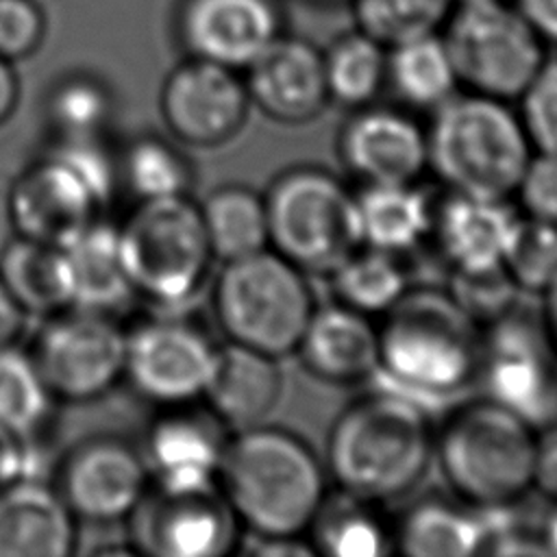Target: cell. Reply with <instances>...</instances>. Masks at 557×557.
<instances>
[{
  "label": "cell",
  "mask_w": 557,
  "mask_h": 557,
  "mask_svg": "<svg viewBox=\"0 0 557 557\" xmlns=\"http://www.w3.org/2000/svg\"><path fill=\"white\" fill-rule=\"evenodd\" d=\"M518 213L505 198L453 194L433 215V231L453 272L503 268Z\"/></svg>",
  "instance_id": "25"
},
{
  "label": "cell",
  "mask_w": 557,
  "mask_h": 557,
  "mask_svg": "<svg viewBox=\"0 0 557 557\" xmlns=\"http://www.w3.org/2000/svg\"><path fill=\"white\" fill-rule=\"evenodd\" d=\"M531 487H535L542 496L557 503V422L542 426L535 433Z\"/></svg>",
  "instance_id": "43"
},
{
  "label": "cell",
  "mask_w": 557,
  "mask_h": 557,
  "mask_svg": "<svg viewBox=\"0 0 557 557\" xmlns=\"http://www.w3.org/2000/svg\"><path fill=\"white\" fill-rule=\"evenodd\" d=\"M30 352L54 398L87 403L124 379L126 333L109 313L65 307L48 315Z\"/></svg>",
  "instance_id": "11"
},
{
  "label": "cell",
  "mask_w": 557,
  "mask_h": 557,
  "mask_svg": "<svg viewBox=\"0 0 557 557\" xmlns=\"http://www.w3.org/2000/svg\"><path fill=\"white\" fill-rule=\"evenodd\" d=\"M337 300L366 315L387 313L409 289L396 255L359 246L333 272Z\"/></svg>",
  "instance_id": "33"
},
{
  "label": "cell",
  "mask_w": 557,
  "mask_h": 557,
  "mask_svg": "<svg viewBox=\"0 0 557 557\" xmlns=\"http://www.w3.org/2000/svg\"><path fill=\"white\" fill-rule=\"evenodd\" d=\"M503 270L518 292L544 294L557 278V224L531 215L518 218Z\"/></svg>",
  "instance_id": "37"
},
{
  "label": "cell",
  "mask_w": 557,
  "mask_h": 557,
  "mask_svg": "<svg viewBox=\"0 0 557 557\" xmlns=\"http://www.w3.org/2000/svg\"><path fill=\"white\" fill-rule=\"evenodd\" d=\"M263 200L272 248L302 272L331 274L361 246L355 194L324 168L281 172Z\"/></svg>",
  "instance_id": "9"
},
{
  "label": "cell",
  "mask_w": 557,
  "mask_h": 557,
  "mask_svg": "<svg viewBox=\"0 0 557 557\" xmlns=\"http://www.w3.org/2000/svg\"><path fill=\"white\" fill-rule=\"evenodd\" d=\"M117 235L135 296L170 311L200 294L215 257L194 200H141L117 226Z\"/></svg>",
  "instance_id": "7"
},
{
  "label": "cell",
  "mask_w": 557,
  "mask_h": 557,
  "mask_svg": "<svg viewBox=\"0 0 557 557\" xmlns=\"http://www.w3.org/2000/svg\"><path fill=\"white\" fill-rule=\"evenodd\" d=\"M74 522L57 487L22 476L0 490V557H65Z\"/></svg>",
  "instance_id": "23"
},
{
  "label": "cell",
  "mask_w": 557,
  "mask_h": 557,
  "mask_svg": "<svg viewBox=\"0 0 557 557\" xmlns=\"http://www.w3.org/2000/svg\"><path fill=\"white\" fill-rule=\"evenodd\" d=\"M387 81L400 100L418 109L440 107L459 83L444 37L437 33L389 46Z\"/></svg>",
  "instance_id": "30"
},
{
  "label": "cell",
  "mask_w": 557,
  "mask_h": 557,
  "mask_svg": "<svg viewBox=\"0 0 557 557\" xmlns=\"http://www.w3.org/2000/svg\"><path fill=\"white\" fill-rule=\"evenodd\" d=\"M52 396L33 352L0 346V426L30 444L52 413Z\"/></svg>",
  "instance_id": "31"
},
{
  "label": "cell",
  "mask_w": 557,
  "mask_h": 557,
  "mask_svg": "<svg viewBox=\"0 0 557 557\" xmlns=\"http://www.w3.org/2000/svg\"><path fill=\"white\" fill-rule=\"evenodd\" d=\"M283 394L278 359L228 342L215 350V363L205 389L209 411L237 431L263 424Z\"/></svg>",
  "instance_id": "24"
},
{
  "label": "cell",
  "mask_w": 557,
  "mask_h": 557,
  "mask_svg": "<svg viewBox=\"0 0 557 557\" xmlns=\"http://www.w3.org/2000/svg\"><path fill=\"white\" fill-rule=\"evenodd\" d=\"M126 520L135 553L154 557H220L239 540V522L218 487L189 494L148 487Z\"/></svg>",
  "instance_id": "14"
},
{
  "label": "cell",
  "mask_w": 557,
  "mask_h": 557,
  "mask_svg": "<svg viewBox=\"0 0 557 557\" xmlns=\"http://www.w3.org/2000/svg\"><path fill=\"white\" fill-rule=\"evenodd\" d=\"M542 542H544V550L546 553H555L557 555V503H555V511L550 513V518L544 524Z\"/></svg>",
  "instance_id": "49"
},
{
  "label": "cell",
  "mask_w": 557,
  "mask_h": 557,
  "mask_svg": "<svg viewBox=\"0 0 557 557\" xmlns=\"http://www.w3.org/2000/svg\"><path fill=\"white\" fill-rule=\"evenodd\" d=\"M44 28V13L35 0H0V57L17 61L33 54Z\"/></svg>",
  "instance_id": "41"
},
{
  "label": "cell",
  "mask_w": 557,
  "mask_h": 557,
  "mask_svg": "<svg viewBox=\"0 0 557 557\" xmlns=\"http://www.w3.org/2000/svg\"><path fill=\"white\" fill-rule=\"evenodd\" d=\"M435 450L429 409L387 387L350 403L326 437V474L344 496L381 505L409 494Z\"/></svg>",
  "instance_id": "2"
},
{
  "label": "cell",
  "mask_w": 557,
  "mask_h": 557,
  "mask_svg": "<svg viewBox=\"0 0 557 557\" xmlns=\"http://www.w3.org/2000/svg\"><path fill=\"white\" fill-rule=\"evenodd\" d=\"M117 178L141 202L187 196L194 170L176 144L159 135H141L117 159Z\"/></svg>",
  "instance_id": "34"
},
{
  "label": "cell",
  "mask_w": 557,
  "mask_h": 557,
  "mask_svg": "<svg viewBox=\"0 0 557 557\" xmlns=\"http://www.w3.org/2000/svg\"><path fill=\"white\" fill-rule=\"evenodd\" d=\"M218 346L181 318H154L126 333L124 379L161 407L191 405L205 396Z\"/></svg>",
  "instance_id": "13"
},
{
  "label": "cell",
  "mask_w": 557,
  "mask_h": 557,
  "mask_svg": "<svg viewBox=\"0 0 557 557\" xmlns=\"http://www.w3.org/2000/svg\"><path fill=\"white\" fill-rule=\"evenodd\" d=\"M176 35L194 59L246 70L278 35L274 0H181Z\"/></svg>",
  "instance_id": "17"
},
{
  "label": "cell",
  "mask_w": 557,
  "mask_h": 557,
  "mask_svg": "<svg viewBox=\"0 0 557 557\" xmlns=\"http://www.w3.org/2000/svg\"><path fill=\"white\" fill-rule=\"evenodd\" d=\"M0 281L24 313L52 315L67 307L59 248L17 235L0 252Z\"/></svg>",
  "instance_id": "29"
},
{
  "label": "cell",
  "mask_w": 557,
  "mask_h": 557,
  "mask_svg": "<svg viewBox=\"0 0 557 557\" xmlns=\"http://www.w3.org/2000/svg\"><path fill=\"white\" fill-rule=\"evenodd\" d=\"M544 326H546L550 344H553V348L557 352V278L544 292Z\"/></svg>",
  "instance_id": "48"
},
{
  "label": "cell",
  "mask_w": 557,
  "mask_h": 557,
  "mask_svg": "<svg viewBox=\"0 0 557 557\" xmlns=\"http://www.w3.org/2000/svg\"><path fill=\"white\" fill-rule=\"evenodd\" d=\"M387 46L363 30L348 33L322 52L329 100L361 109L387 81Z\"/></svg>",
  "instance_id": "32"
},
{
  "label": "cell",
  "mask_w": 557,
  "mask_h": 557,
  "mask_svg": "<svg viewBox=\"0 0 557 557\" xmlns=\"http://www.w3.org/2000/svg\"><path fill=\"white\" fill-rule=\"evenodd\" d=\"M198 207L215 259L233 261L270 248L265 200L255 189L222 185Z\"/></svg>",
  "instance_id": "28"
},
{
  "label": "cell",
  "mask_w": 557,
  "mask_h": 557,
  "mask_svg": "<svg viewBox=\"0 0 557 557\" xmlns=\"http://www.w3.org/2000/svg\"><path fill=\"white\" fill-rule=\"evenodd\" d=\"M444 44L459 83L505 102L518 100L546 61L544 37L500 0L461 4L448 15Z\"/></svg>",
  "instance_id": "10"
},
{
  "label": "cell",
  "mask_w": 557,
  "mask_h": 557,
  "mask_svg": "<svg viewBox=\"0 0 557 557\" xmlns=\"http://www.w3.org/2000/svg\"><path fill=\"white\" fill-rule=\"evenodd\" d=\"M485 398L503 405L533 429L557 422L555 348L546 326L505 311L481 337L479 372Z\"/></svg>",
  "instance_id": "12"
},
{
  "label": "cell",
  "mask_w": 557,
  "mask_h": 557,
  "mask_svg": "<svg viewBox=\"0 0 557 557\" xmlns=\"http://www.w3.org/2000/svg\"><path fill=\"white\" fill-rule=\"evenodd\" d=\"M313 309L305 272L270 248L224 261L213 285V311L228 342L276 359L296 352Z\"/></svg>",
  "instance_id": "8"
},
{
  "label": "cell",
  "mask_w": 557,
  "mask_h": 557,
  "mask_svg": "<svg viewBox=\"0 0 557 557\" xmlns=\"http://www.w3.org/2000/svg\"><path fill=\"white\" fill-rule=\"evenodd\" d=\"M117 185V163L98 139L59 137L13 181L9 218L17 235L59 246L102 218Z\"/></svg>",
  "instance_id": "6"
},
{
  "label": "cell",
  "mask_w": 557,
  "mask_h": 557,
  "mask_svg": "<svg viewBox=\"0 0 557 557\" xmlns=\"http://www.w3.org/2000/svg\"><path fill=\"white\" fill-rule=\"evenodd\" d=\"M518 100V117L531 148L557 154V61L546 59Z\"/></svg>",
  "instance_id": "39"
},
{
  "label": "cell",
  "mask_w": 557,
  "mask_h": 557,
  "mask_svg": "<svg viewBox=\"0 0 557 557\" xmlns=\"http://www.w3.org/2000/svg\"><path fill=\"white\" fill-rule=\"evenodd\" d=\"M250 104L278 124H307L329 104L322 52L283 33L246 67Z\"/></svg>",
  "instance_id": "19"
},
{
  "label": "cell",
  "mask_w": 557,
  "mask_h": 557,
  "mask_svg": "<svg viewBox=\"0 0 557 557\" xmlns=\"http://www.w3.org/2000/svg\"><path fill=\"white\" fill-rule=\"evenodd\" d=\"M326 479L322 459L305 440L257 424L224 442L218 490L250 535L296 540L326 503Z\"/></svg>",
  "instance_id": "1"
},
{
  "label": "cell",
  "mask_w": 557,
  "mask_h": 557,
  "mask_svg": "<svg viewBox=\"0 0 557 557\" xmlns=\"http://www.w3.org/2000/svg\"><path fill=\"white\" fill-rule=\"evenodd\" d=\"M296 352L305 368L324 383H363L379 370V329L370 315L342 302L313 309Z\"/></svg>",
  "instance_id": "21"
},
{
  "label": "cell",
  "mask_w": 557,
  "mask_h": 557,
  "mask_svg": "<svg viewBox=\"0 0 557 557\" xmlns=\"http://www.w3.org/2000/svg\"><path fill=\"white\" fill-rule=\"evenodd\" d=\"M520 117L505 100L468 94L435 107L426 133V165L453 191L507 198L531 159Z\"/></svg>",
  "instance_id": "4"
},
{
  "label": "cell",
  "mask_w": 557,
  "mask_h": 557,
  "mask_svg": "<svg viewBox=\"0 0 557 557\" xmlns=\"http://www.w3.org/2000/svg\"><path fill=\"white\" fill-rule=\"evenodd\" d=\"M148 487L141 450L115 437H94L65 457L57 492L76 520L111 524L126 520Z\"/></svg>",
  "instance_id": "16"
},
{
  "label": "cell",
  "mask_w": 557,
  "mask_h": 557,
  "mask_svg": "<svg viewBox=\"0 0 557 557\" xmlns=\"http://www.w3.org/2000/svg\"><path fill=\"white\" fill-rule=\"evenodd\" d=\"M516 292L518 289L505 270L494 268L485 272H455V285L448 294L474 322H479L483 318L496 320L509 311Z\"/></svg>",
  "instance_id": "40"
},
{
  "label": "cell",
  "mask_w": 557,
  "mask_h": 557,
  "mask_svg": "<svg viewBox=\"0 0 557 557\" xmlns=\"http://www.w3.org/2000/svg\"><path fill=\"white\" fill-rule=\"evenodd\" d=\"M165 409L150 424L141 448L150 485L174 494L215 490L226 442L222 422L189 405Z\"/></svg>",
  "instance_id": "18"
},
{
  "label": "cell",
  "mask_w": 557,
  "mask_h": 557,
  "mask_svg": "<svg viewBox=\"0 0 557 557\" xmlns=\"http://www.w3.org/2000/svg\"><path fill=\"white\" fill-rule=\"evenodd\" d=\"M113 115L111 91L91 76L63 78L48 98V117L59 137L98 139Z\"/></svg>",
  "instance_id": "38"
},
{
  "label": "cell",
  "mask_w": 557,
  "mask_h": 557,
  "mask_svg": "<svg viewBox=\"0 0 557 557\" xmlns=\"http://www.w3.org/2000/svg\"><path fill=\"white\" fill-rule=\"evenodd\" d=\"M516 7L544 41H557V0H516Z\"/></svg>",
  "instance_id": "45"
},
{
  "label": "cell",
  "mask_w": 557,
  "mask_h": 557,
  "mask_svg": "<svg viewBox=\"0 0 557 557\" xmlns=\"http://www.w3.org/2000/svg\"><path fill=\"white\" fill-rule=\"evenodd\" d=\"M516 194L524 215L557 224V154H531Z\"/></svg>",
  "instance_id": "42"
},
{
  "label": "cell",
  "mask_w": 557,
  "mask_h": 557,
  "mask_svg": "<svg viewBox=\"0 0 557 557\" xmlns=\"http://www.w3.org/2000/svg\"><path fill=\"white\" fill-rule=\"evenodd\" d=\"M455 0H352L359 30L383 46L437 33Z\"/></svg>",
  "instance_id": "36"
},
{
  "label": "cell",
  "mask_w": 557,
  "mask_h": 557,
  "mask_svg": "<svg viewBox=\"0 0 557 557\" xmlns=\"http://www.w3.org/2000/svg\"><path fill=\"white\" fill-rule=\"evenodd\" d=\"M357 200L361 246L392 255L416 248L433 231V207L413 183L363 185Z\"/></svg>",
  "instance_id": "26"
},
{
  "label": "cell",
  "mask_w": 557,
  "mask_h": 557,
  "mask_svg": "<svg viewBox=\"0 0 557 557\" xmlns=\"http://www.w3.org/2000/svg\"><path fill=\"white\" fill-rule=\"evenodd\" d=\"M17 76L11 67V61L0 57V124L13 113L15 104H17Z\"/></svg>",
  "instance_id": "47"
},
{
  "label": "cell",
  "mask_w": 557,
  "mask_h": 557,
  "mask_svg": "<svg viewBox=\"0 0 557 557\" xmlns=\"http://www.w3.org/2000/svg\"><path fill=\"white\" fill-rule=\"evenodd\" d=\"M370 503L346 496V503L326 509L315 518V553L331 557H379L392 550L394 537L370 509Z\"/></svg>",
  "instance_id": "35"
},
{
  "label": "cell",
  "mask_w": 557,
  "mask_h": 557,
  "mask_svg": "<svg viewBox=\"0 0 557 557\" xmlns=\"http://www.w3.org/2000/svg\"><path fill=\"white\" fill-rule=\"evenodd\" d=\"M28 448V442L11 435L0 426V490L22 476H30L26 472L30 468Z\"/></svg>",
  "instance_id": "44"
},
{
  "label": "cell",
  "mask_w": 557,
  "mask_h": 557,
  "mask_svg": "<svg viewBox=\"0 0 557 557\" xmlns=\"http://www.w3.org/2000/svg\"><path fill=\"white\" fill-rule=\"evenodd\" d=\"M67 307L113 315L135 298L117 226L98 218L57 246Z\"/></svg>",
  "instance_id": "22"
},
{
  "label": "cell",
  "mask_w": 557,
  "mask_h": 557,
  "mask_svg": "<svg viewBox=\"0 0 557 557\" xmlns=\"http://www.w3.org/2000/svg\"><path fill=\"white\" fill-rule=\"evenodd\" d=\"M250 98L237 70L189 57L161 87V115L183 144L215 148L246 124Z\"/></svg>",
  "instance_id": "15"
},
{
  "label": "cell",
  "mask_w": 557,
  "mask_h": 557,
  "mask_svg": "<svg viewBox=\"0 0 557 557\" xmlns=\"http://www.w3.org/2000/svg\"><path fill=\"white\" fill-rule=\"evenodd\" d=\"M535 433L527 420L483 398L453 411L435 435L433 455L463 503L509 507L531 490Z\"/></svg>",
  "instance_id": "5"
},
{
  "label": "cell",
  "mask_w": 557,
  "mask_h": 557,
  "mask_svg": "<svg viewBox=\"0 0 557 557\" xmlns=\"http://www.w3.org/2000/svg\"><path fill=\"white\" fill-rule=\"evenodd\" d=\"M490 531L485 509L424 500L407 511L394 544L413 557H468L487 548Z\"/></svg>",
  "instance_id": "27"
},
{
  "label": "cell",
  "mask_w": 557,
  "mask_h": 557,
  "mask_svg": "<svg viewBox=\"0 0 557 557\" xmlns=\"http://www.w3.org/2000/svg\"><path fill=\"white\" fill-rule=\"evenodd\" d=\"M459 4H468V2H483V0H457Z\"/></svg>",
  "instance_id": "50"
},
{
  "label": "cell",
  "mask_w": 557,
  "mask_h": 557,
  "mask_svg": "<svg viewBox=\"0 0 557 557\" xmlns=\"http://www.w3.org/2000/svg\"><path fill=\"white\" fill-rule=\"evenodd\" d=\"M342 163L363 185L413 183L426 168V133L405 113L361 107L339 131Z\"/></svg>",
  "instance_id": "20"
},
{
  "label": "cell",
  "mask_w": 557,
  "mask_h": 557,
  "mask_svg": "<svg viewBox=\"0 0 557 557\" xmlns=\"http://www.w3.org/2000/svg\"><path fill=\"white\" fill-rule=\"evenodd\" d=\"M24 311L0 281V346L13 344L24 324Z\"/></svg>",
  "instance_id": "46"
},
{
  "label": "cell",
  "mask_w": 557,
  "mask_h": 557,
  "mask_svg": "<svg viewBox=\"0 0 557 557\" xmlns=\"http://www.w3.org/2000/svg\"><path fill=\"white\" fill-rule=\"evenodd\" d=\"M379 329V370L387 389L429 409L457 396L476 379L481 335L476 322L450 294L409 292L387 311Z\"/></svg>",
  "instance_id": "3"
}]
</instances>
